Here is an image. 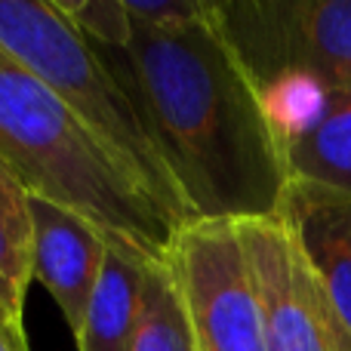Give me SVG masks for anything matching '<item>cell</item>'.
<instances>
[{
  "instance_id": "obj_2",
  "label": "cell",
  "mask_w": 351,
  "mask_h": 351,
  "mask_svg": "<svg viewBox=\"0 0 351 351\" xmlns=\"http://www.w3.org/2000/svg\"><path fill=\"white\" fill-rule=\"evenodd\" d=\"M0 164L28 197H43L86 219L111 243L164 259L176 225L96 136L0 49Z\"/></svg>"
},
{
  "instance_id": "obj_16",
  "label": "cell",
  "mask_w": 351,
  "mask_h": 351,
  "mask_svg": "<svg viewBox=\"0 0 351 351\" xmlns=\"http://www.w3.org/2000/svg\"><path fill=\"white\" fill-rule=\"evenodd\" d=\"M0 351H16V348H12V346H10V342H6V339H3V336H0Z\"/></svg>"
},
{
  "instance_id": "obj_1",
  "label": "cell",
  "mask_w": 351,
  "mask_h": 351,
  "mask_svg": "<svg viewBox=\"0 0 351 351\" xmlns=\"http://www.w3.org/2000/svg\"><path fill=\"white\" fill-rule=\"evenodd\" d=\"M148 111L194 219L278 216L287 164L265 102L216 22L133 25L123 49L96 47Z\"/></svg>"
},
{
  "instance_id": "obj_9",
  "label": "cell",
  "mask_w": 351,
  "mask_h": 351,
  "mask_svg": "<svg viewBox=\"0 0 351 351\" xmlns=\"http://www.w3.org/2000/svg\"><path fill=\"white\" fill-rule=\"evenodd\" d=\"M278 216L351 327V194L290 179Z\"/></svg>"
},
{
  "instance_id": "obj_10",
  "label": "cell",
  "mask_w": 351,
  "mask_h": 351,
  "mask_svg": "<svg viewBox=\"0 0 351 351\" xmlns=\"http://www.w3.org/2000/svg\"><path fill=\"white\" fill-rule=\"evenodd\" d=\"M148 259L152 256L133 247L108 243L105 265L90 305H86L84 324L74 333L77 351H130Z\"/></svg>"
},
{
  "instance_id": "obj_6",
  "label": "cell",
  "mask_w": 351,
  "mask_h": 351,
  "mask_svg": "<svg viewBox=\"0 0 351 351\" xmlns=\"http://www.w3.org/2000/svg\"><path fill=\"white\" fill-rule=\"evenodd\" d=\"M243 253L262 308L268 351H351V327L280 216L241 219Z\"/></svg>"
},
{
  "instance_id": "obj_7",
  "label": "cell",
  "mask_w": 351,
  "mask_h": 351,
  "mask_svg": "<svg viewBox=\"0 0 351 351\" xmlns=\"http://www.w3.org/2000/svg\"><path fill=\"white\" fill-rule=\"evenodd\" d=\"M287 176L351 194V86L290 90L265 102Z\"/></svg>"
},
{
  "instance_id": "obj_11",
  "label": "cell",
  "mask_w": 351,
  "mask_h": 351,
  "mask_svg": "<svg viewBox=\"0 0 351 351\" xmlns=\"http://www.w3.org/2000/svg\"><path fill=\"white\" fill-rule=\"evenodd\" d=\"M130 351H200L170 259H148Z\"/></svg>"
},
{
  "instance_id": "obj_3",
  "label": "cell",
  "mask_w": 351,
  "mask_h": 351,
  "mask_svg": "<svg viewBox=\"0 0 351 351\" xmlns=\"http://www.w3.org/2000/svg\"><path fill=\"white\" fill-rule=\"evenodd\" d=\"M0 49L28 68L173 219L194 222L160 136L133 86L56 0H0Z\"/></svg>"
},
{
  "instance_id": "obj_14",
  "label": "cell",
  "mask_w": 351,
  "mask_h": 351,
  "mask_svg": "<svg viewBox=\"0 0 351 351\" xmlns=\"http://www.w3.org/2000/svg\"><path fill=\"white\" fill-rule=\"evenodd\" d=\"M130 22L148 31H182L219 19L213 0H123Z\"/></svg>"
},
{
  "instance_id": "obj_5",
  "label": "cell",
  "mask_w": 351,
  "mask_h": 351,
  "mask_svg": "<svg viewBox=\"0 0 351 351\" xmlns=\"http://www.w3.org/2000/svg\"><path fill=\"white\" fill-rule=\"evenodd\" d=\"M167 259L200 351H268L247 253L231 219L182 225Z\"/></svg>"
},
{
  "instance_id": "obj_4",
  "label": "cell",
  "mask_w": 351,
  "mask_h": 351,
  "mask_svg": "<svg viewBox=\"0 0 351 351\" xmlns=\"http://www.w3.org/2000/svg\"><path fill=\"white\" fill-rule=\"evenodd\" d=\"M219 28L262 102L290 90L351 86V0L219 3Z\"/></svg>"
},
{
  "instance_id": "obj_13",
  "label": "cell",
  "mask_w": 351,
  "mask_h": 351,
  "mask_svg": "<svg viewBox=\"0 0 351 351\" xmlns=\"http://www.w3.org/2000/svg\"><path fill=\"white\" fill-rule=\"evenodd\" d=\"M59 10L93 47L123 49L133 37V22L123 10V0H77V3H59Z\"/></svg>"
},
{
  "instance_id": "obj_12",
  "label": "cell",
  "mask_w": 351,
  "mask_h": 351,
  "mask_svg": "<svg viewBox=\"0 0 351 351\" xmlns=\"http://www.w3.org/2000/svg\"><path fill=\"white\" fill-rule=\"evenodd\" d=\"M31 280V237L0 225V336L16 351H31L25 333V296Z\"/></svg>"
},
{
  "instance_id": "obj_15",
  "label": "cell",
  "mask_w": 351,
  "mask_h": 351,
  "mask_svg": "<svg viewBox=\"0 0 351 351\" xmlns=\"http://www.w3.org/2000/svg\"><path fill=\"white\" fill-rule=\"evenodd\" d=\"M0 225H6L16 234L31 237V213H28V194L22 191L16 179L0 164Z\"/></svg>"
},
{
  "instance_id": "obj_8",
  "label": "cell",
  "mask_w": 351,
  "mask_h": 351,
  "mask_svg": "<svg viewBox=\"0 0 351 351\" xmlns=\"http://www.w3.org/2000/svg\"><path fill=\"white\" fill-rule=\"evenodd\" d=\"M28 213L34 280L47 287L71 333H77L93 290L99 284L111 241L86 219L43 197H28Z\"/></svg>"
}]
</instances>
